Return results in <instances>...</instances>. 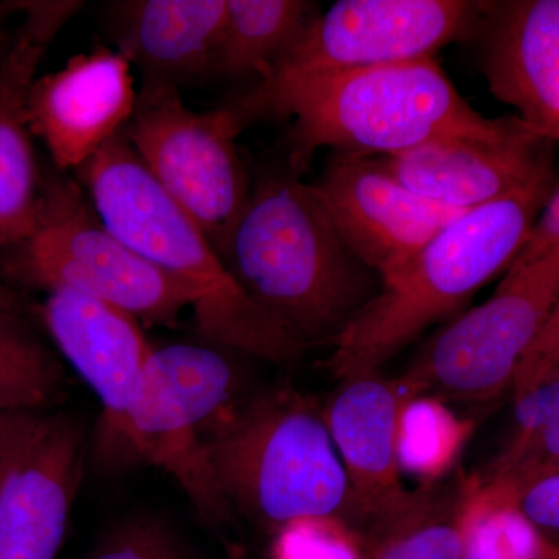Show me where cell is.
Returning a JSON list of instances; mask_svg holds the SVG:
<instances>
[{
  "instance_id": "1",
  "label": "cell",
  "mask_w": 559,
  "mask_h": 559,
  "mask_svg": "<svg viewBox=\"0 0 559 559\" xmlns=\"http://www.w3.org/2000/svg\"><path fill=\"white\" fill-rule=\"evenodd\" d=\"M223 261L305 349L334 347L382 289L380 274L345 245L311 183L293 170L257 180Z\"/></svg>"
},
{
  "instance_id": "2",
  "label": "cell",
  "mask_w": 559,
  "mask_h": 559,
  "mask_svg": "<svg viewBox=\"0 0 559 559\" xmlns=\"http://www.w3.org/2000/svg\"><path fill=\"white\" fill-rule=\"evenodd\" d=\"M76 173L109 230L189 294L202 340L277 366L300 360L307 349L246 296L197 221L140 160L127 132Z\"/></svg>"
},
{
  "instance_id": "3",
  "label": "cell",
  "mask_w": 559,
  "mask_h": 559,
  "mask_svg": "<svg viewBox=\"0 0 559 559\" xmlns=\"http://www.w3.org/2000/svg\"><path fill=\"white\" fill-rule=\"evenodd\" d=\"M551 182L469 210L414 260L382 282L381 293L334 344L326 369L340 381L378 373L432 326L454 319L474 294L520 255Z\"/></svg>"
},
{
  "instance_id": "4",
  "label": "cell",
  "mask_w": 559,
  "mask_h": 559,
  "mask_svg": "<svg viewBox=\"0 0 559 559\" xmlns=\"http://www.w3.org/2000/svg\"><path fill=\"white\" fill-rule=\"evenodd\" d=\"M204 444L234 514L272 536L307 520L355 530L347 473L322 411L300 393L231 401L204 426Z\"/></svg>"
},
{
  "instance_id": "5",
  "label": "cell",
  "mask_w": 559,
  "mask_h": 559,
  "mask_svg": "<svg viewBox=\"0 0 559 559\" xmlns=\"http://www.w3.org/2000/svg\"><path fill=\"white\" fill-rule=\"evenodd\" d=\"M275 119H294L288 162L296 173L322 148L390 156L433 139L502 140L527 128L518 117L488 119L474 110L436 58L316 81L293 95Z\"/></svg>"
},
{
  "instance_id": "6",
  "label": "cell",
  "mask_w": 559,
  "mask_h": 559,
  "mask_svg": "<svg viewBox=\"0 0 559 559\" xmlns=\"http://www.w3.org/2000/svg\"><path fill=\"white\" fill-rule=\"evenodd\" d=\"M485 2L341 0L320 13L299 43L252 90L221 106L235 131L275 119L293 95L352 70L436 58L476 35Z\"/></svg>"
},
{
  "instance_id": "7",
  "label": "cell",
  "mask_w": 559,
  "mask_h": 559,
  "mask_svg": "<svg viewBox=\"0 0 559 559\" xmlns=\"http://www.w3.org/2000/svg\"><path fill=\"white\" fill-rule=\"evenodd\" d=\"M3 259L22 283L94 297L146 325H173L191 307L189 294L109 230L83 187L62 171L44 179L35 234Z\"/></svg>"
},
{
  "instance_id": "8",
  "label": "cell",
  "mask_w": 559,
  "mask_h": 559,
  "mask_svg": "<svg viewBox=\"0 0 559 559\" xmlns=\"http://www.w3.org/2000/svg\"><path fill=\"white\" fill-rule=\"evenodd\" d=\"M559 296V248L513 263L487 301L451 319L399 380L409 399L488 403L513 388Z\"/></svg>"
},
{
  "instance_id": "9",
  "label": "cell",
  "mask_w": 559,
  "mask_h": 559,
  "mask_svg": "<svg viewBox=\"0 0 559 559\" xmlns=\"http://www.w3.org/2000/svg\"><path fill=\"white\" fill-rule=\"evenodd\" d=\"M219 348H151L127 426L130 465L145 462L165 471L213 527L235 518L204 444V426L231 403L237 388V370Z\"/></svg>"
},
{
  "instance_id": "10",
  "label": "cell",
  "mask_w": 559,
  "mask_h": 559,
  "mask_svg": "<svg viewBox=\"0 0 559 559\" xmlns=\"http://www.w3.org/2000/svg\"><path fill=\"white\" fill-rule=\"evenodd\" d=\"M124 132L154 179L223 259L252 190L237 150L240 134L226 110L193 112L175 84L142 81Z\"/></svg>"
},
{
  "instance_id": "11",
  "label": "cell",
  "mask_w": 559,
  "mask_h": 559,
  "mask_svg": "<svg viewBox=\"0 0 559 559\" xmlns=\"http://www.w3.org/2000/svg\"><path fill=\"white\" fill-rule=\"evenodd\" d=\"M311 186L342 240L382 282L403 271L466 213L419 197L393 178L377 156L334 153Z\"/></svg>"
},
{
  "instance_id": "12",
  "label": "cell",
  "mask_w": 559,
  "mask_h": 559,
  "mask_svg": "<svg viewBox=\"0 0 559 559\" xmlns=\"http://www.w3.org/2000/svg\"><path fill=\"white\" fill-rule=\"evenodd\" d=\"M39 316L64 358L100 400L95 457L103 468H127L128 415L153 348L142 322L114 305L66 289L47 293Z\"/></svg>"
},
{
  "instance_id": "13",
  "label": "cell",
  "mask_w": 559,
  "mask_h": 559,
  "mask_svg": "<svg viewBox=\"0 0 559 559\" xmlns=\"http://www.w3.org/2000/svg\"><path fill=\"white\" fill-rule=\"evenodd\" d=\"M84 2H21L22 21L0 44V253L35 234L43 209L28 124V94L51 40Z\"/></svg>"
},
{
  "instance_id": "14",
  "label": "cell",
  "mask_w": 559,
  "mask_h": 559,
  "mask_svg": "<svg viewBox=\"0 0 559 559\" xmlns=\"http://www.w3.org/2000/svg\"><path fill=\"white\" fill-rule=\"evenodd\" d=\"M138 95L127 58L95 47L36 79L28 94V124L49 151L55 170L79 171L127 130Z\"/></svg>"
},
{
  "instance_id": "15",
  "label": "cell",
  "mask_w": 559,
  "mask_h": 559,
  "mask_svg": "<svg viewBox=\"0 0 559 559\" xmlns=\"http://www.w3.org/2000/svg\"><path fill=\"white\" fill-rule=\"evenodd\" d=\"M551 146L527 127L509 139L441 138L377 157L419 197L469 212L551 182Z\"/></svg>"
},
{
  "instance_id": "16",
  "label": "cell",
  "mask_w": 559,
  "mask_h": 559,
  "mask_svg": "<svg viewBox=\"0 0 559 559\" xmlns=\"http://www.w3.org/2000/svg\"><path fill=\"white\" fill-rule=\"evenodd\" d=\"M86 432L69 415H43L0 484V559H55L86 459Z\"/></svg>"
},
{
  "instance_id": "17",
  "label": "cell",
  "mask_w": 559,
  "mask_h": 559,
  "mask_svg": "<svg viewBox=\"0 0 559 559\" xmlns=\"http://www.w3.org/2000/svg\"><path fill=\"white\" fill-rule=\"evenodd\" d=\"M409 400L399 380H388L378 371L341 381L322 411L347 473L360 536L409 496L400 476L401 418Z\"/></svg>"
},
{
  "instance_id": "18",
  "label": "cell",
  "mask_w": 559,
  "mask_h": 559,
  "mask_svg": "<svg viewBox=\"0 0 559 559\" xmlns=\"http://www.w3.org/2000/svg\"><path fill=\"white\" fill-rule=\"evenodd\" d=\"M476 35L491 94L559 142V0L485 2Z\"/></svg>"
},
{
  "instance_id": "19",
  "label": "cell",
  "mask_w": 559,
  "mask_h": 559,
  "mask_svg": "<svg viewBox=\"0 0 559 559\" xmlns=\"http://www.w3.org/2000/svg\"><path fill=\"white\" fill-rule=\"evenodd\" d=\"M227 0H120L106 7L116 50L142 81L190 83L212 76Z\"/></svg>"
},
{
  "instance_id": "20",
  "label": "cell",
  "mask_w": 559,
  "mask_h": 559,
  "mask_svg": "<svg viewBox=\"0 0 559 559\" xmlns=\"http://www.w3.org/2000/svg\"><path fill=\"white\" fill-rule=\"evenodd\" d=\"M471 479L425 481L362 535L367 559H463L462 514Z\"/></svg>"
},
{
  "instance_id": "21",
  "label": "cell",
  "mask_w": 559,
  "mask_h": 559,
  "mask_svg": "<svg viewBox=\"0 0 559 559\" xmlns=\"http://www.w3.org/2000/svg\"><path fill=\"white\" fill-rule=\"evenodd\" d=\"M319 14L305 0H227L212 76L267 79Z\"/></svg>"
},
{
  "instance_id": "22",
  "label": "cell",
  "mask_w": 559,
  "mask_h": 559,
  "mask_svg": "<svg viewBox=\"0 0 559 559\" xmlns=\"http://www.w3.org/2000/svg\"><path fill=\"white\" fill-rule=\"evenodd\" d=\"M463 559H559L506 488L471 479L462 514Z\"/></svg>"
},
{
  "instance_id": "23",
  "label": "cell",
  "mask_w": 559,
  "mask_h": 559,
  "mask_svg": "<svg viewBox=\"0 0 559 559\" xmlns=\"http://www.w3.org/2000/svg\"><path fill=\"white\" fill-rule=\"evenodd\" d=\"M64 370L22 314H0V409L39 412L60 396Z\"/></svg>"
},
{
  "instance_id": "24",
  "label": "cell",
  "mask_w": 559,
  "mask_h": 559,
  "mask_svg": "<svg viewBox=\"0 0 559 559\" xmlns=\"http://www.w3.org/2000/svg\"><path fill=\"white\" fill-rule=\"evenodd\" d=\"M465 426L439 400L411 399L401 418V469L440 479L465 440Z\"/></svg>"
},
{
  "instance_id": "25",
  "label": "cell",
  "mask_w": 559,
  "mask_h": 559,
  "mask_svg": "<svg viewBox=\"0 0 559 559\" xmlns=\"http://www.w3.org/2000/svg\"><path fill=\"white\" fill-rule=\"evenodd\" d=\"M272 559H367L362 536L333 520L294 522L274 536Z\"/></svg>"
},
{
  "instance_id": "26",
  "label": "cell",
  "mask_w": 559,
  "mask_h": 559,
  "mask_svg": "<svg viewBox=\"0 0 559 559\" xmlns=\"http://www.w3.org/2000/svg\"><path fill=\"white\" fill-rule=\"evenodd\" d=\"M90 559H189L186 547L160 518H128L114 525Z\"/></svg>"
},
{
  "instance_id": "27",
  "label": "cell",
  "mask_w": 559,
  "mask_h": 559,
  "mask_svg": "<svg viewBox=\"0 0 559 559\" xmlns=\"http://www.w3.org/2000/svg\"><path fill=\"white\" fill-rule=\"evenodd\" d=\"M496 485L509 491L522 516L559 549V465L513 484Z\"/></svg>"
},
{
  "instance_id": "28",
  "label": "cell",
  "mask_w": 559,
  "mask_h": 559,
  "mask_svg": "<svg viewBox=\"0 0 559 559\" xmlns=\"http://www.w3.org/2000/svg\"><path fill=\"white\" fill-rule=\"evenodd\" d=\"M559 362V296L543 330L522 359L513 381V396L524 395L543 384Z\"/></svg>"
},
{
  "instance_id": "29",
  "label": "cell",
  "mask_w": 559,
  "mask_h": 559,
  "mask_svg": "<svg viewBox=\"0 0 559 559\" xmlns=\"http://www.w3.org/2000/svg\"><path fill=\"white\" fill-rule=\"evenodd\" d=\"M513 437H524L559 423V378L543 382L514 399Z\"/></svg>"
},
{
  "instance_id": "30",
  "label": "cell",
  "mask_w": 559,
  "mask_h": 559,
  "mask_svg": "<svg viewBox=\"0 0 559 559\" xmlns=\"http://www.w3.org/2000/svg\"><path fill=\"white\" fill-rule=\"evenodd\" d=\"M39 412L0 409V484L14 460L38 429Z\"/></svg>"
},
{
  "instance_id": "31",
  "label": "cell",
  "mask_w": 559,
  "mask_h": 559,
  "mask_svg": "<svg viewBox=\"0 0 559 559\" xmlns=\"http://www.w3.org/2000/svg\"><path fill=\"white\" fill-rule=\"evenodd\" d=\"M559 248V186L551 191L549 200L540 210L527 241L513 263H525L547 250ZM511 263V264H513Z\"/></svg>"
},
{
  "instance_id": "32",
  "label": "cell",
  "mask_w": 559,
  "mask_h": 559,
  "mask_svg": "<svg viewBox=\"0 0 559 559\" xmlns=\"http://www.w3.org/2000/svg\"><path fill=\"white\" fill-rule=\"evenodd\" d=\"M25 300L16 290L11 289L9 285L0 282V314H22L24 316Z\"/></svg>"
},
{
  "instance_id": "33",
  "label": "cell",
  "mask_w": 559,
  "mask_h": 559,
  "mask_svg": "<svg viewBox=\"0 0 559 559\" xmlns=\"http://www.w3.org/2000/svg\"><path fill=\"white\" fill-rule=\"evenodd\" d=\"M21 2H13V0H0V44L5 39L7 33H9V22L11 17L20 16Z\"/></svg>"
},
{
  "instance_id": "34",
  "label": "cell",
  "mask_w": 559,
  "mask_h": 559,
  "mask_svg": "<svg viewBox=\"0 0 559 559\" xmlns=\"http://www.w3.org/2000/svg\"><path fill=\"white\" fill-rule=\"evenodd\" d=\"M558 378H559V362L557 364V367H555V369L551 370L549 378H547V380L544 382L551 381V380H558Z\"/></svg>"
}]
</instances>
